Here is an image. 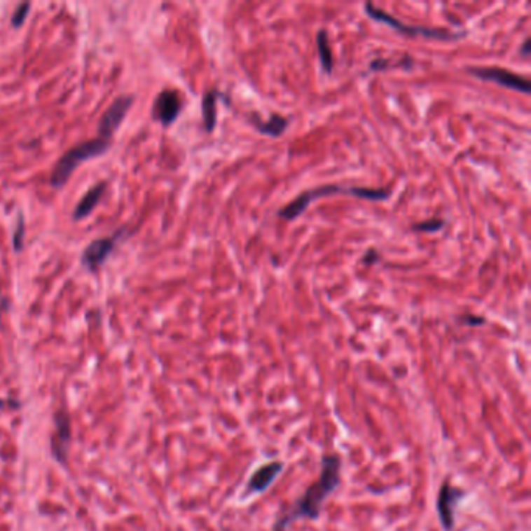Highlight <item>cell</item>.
Returning <instances> with one entry per match:
<instances>
[{"label":"cell","mask_w":531,"mask_h":531,"mask_svg":"<svg viewBox=\"0 0 531 531\" xmlns=\"http://www.w3.org/2000/svg\"><path fill=\"white\" fill-rule=\"evenodd\" d=\"M4 407V401L2 399H0V408H2Z\"/></svg>","instance_id":"obj_23"},{"label":"cell","mask_w":531,"mask_h":531,"mask_svg":"<svg viewBox=\"0 0 531 531\" xmlns=\"http://www.w3.org/2000/svg\"><path fill=\"white\" fill-rule=\"evenodd\" d=\"M284 471V463L281 461H271L258 467V469L251 475L244 492L247 494H261L273 485V481L279 477V474Z\"/></svg>","instance_id":"obj_10"},{"label":"cell","mask_w":531,"mask_h":531,"mask_svg":"<svg viewBox=\"0 0 531 531\" xmlns=\"http://www.w3.org/2000/svg\"><path fill=\"white\" fill-rule=\"evenodd\" d=\"M249 120L254 125V128L261 132V135L270 136V137H279L289 127V118H285L284 116H279V114H273L267 122L261 120V117L256 114H251Z\"/></svg>","instance_id":"obj_13"},{"label":"cell","mask_w":531,"mask_h":531,"mask_svg":"<svg viewBox=\"0 0 531 531\" xmlns=\"http://www.w3.org/2000/svg\"><path fill=\"white\" fill-rule=\"evenodd\" d=\"M365 11L369 18H373L374 20H377V22L387 24L388 27H391V29H394L396 32H399L402 34H408V36L422 34V36H425V38L441 39V41H455V39H460V36H464V33L455 34V33H450V32L441 30V29H427V27H416V25L402 24L401 20H397L396 18L388 15L387 11L377 8V6H374L373 4H366Z\"/></svg>","instance_id":"obj_4"},{"label":"cell","mask_w":531,"mask_h":531,"mask_svg":"<svg viewBox=\"0 0 531 531\" xmlns=\"http://www.w3.org/2000/svg\"><path fill=\"white\" fill-rule=\"evenodd\" d=\"M460 321H461V323H463V324H466V326H481V324H485L486 323V319L485 318H481V317H475V315H464V317H461L460 318Z\"/></svg>","instance_id":"obj_20"},{"label":"cell","mask_w":531,"mask_h":531,"mask_svg":"<svg viewBox=\"0 0 531 531\" xmlns=\"http://www.w3.org/2000/svg\"><path fill=\"white\" fill-rule=\"evenodd\" d=\"M444 220L441 219H432V220H425L421 223H416V225L411 226L413 230H421V233H438L444 228Z\"/></svg>","instance_id":"obj_17"},{"label":"cell","mask_w":531,"mask_h":531,"mask_svg":"<svg viewBox=\"0 0 531 531\" xmlns=\"http://www.w3.org/2000/svg\"><path fill=\"white\" fill-rule=\"evenodd\" d=\"M181 109H183V99H181L178 90L165 89L156 97L151 113L164 127H170L179 117Z\"/></svg>","instance_id":"obj_9"},{"label":"cell","mask_w":531,"mask_h":531,"mask_svg":"<svg viewBox=\"0 0 531 531\" xmlns=\"http://www.w3.org/2000/svg\"><path fill=\"white\" fill-rule=\"evenodd\" d=\"M379 258H380L379 253H377L375 249L371 248V249L366 251L365 257H363V263H365V265H374L375 262H379Z\"/></svg>","instance_id":"obj_21"},{"label":"cell","mask_w":531,"mask_h":531,"mask_svg":"<svg viewBox=\"0 0 531 531\" xmlns=\"http://www.w3.org/2000/svg\"><path fill=\"white\" fill-rule=\"evenodd\" d=\"M55 424H57V435L52 439V450L60 461H66V452L69 441H71V422L64 410L58 411L55 415Z\"/></svg>","instance_id":"obj_11"},{"label":"cell","mask_w":531,"mask_h":531,"mask_svg":"<svg viewBox=\"0 0 531 531\" xmlns=\"http://www.w3.org/2000/svg\"><path fill=\"white\" fill-rule=\"evenodd\" d=\"M30 8H32V4H29V2H24L18 6L15 15H13V18H11V25L15 27V29H19V27L24 25L27 16H29Z\"/></svg>","instance_id":"obj_18"},{"label":"cell","mask_w":531,"mask_h":531,"mask_svg":"<svg viewBox=\"0 0 531 531\" xmlns=\"http://www.w3.org/2000/svg\"><path fill=\"white\" fill-rule=\"evenodd\" d=\"M24 234H25V225H24V215L19 214L18 215V226L15 230V235H13V247H15V251H22L24 248Z\"/></svg>","instance_id":"obj_19"},{"label":"cell","mask_w":531,"mask_h":531,"mask_svg":"<svg viewBox=\"0 0 531 531\" xmlns=\"http://www.w3.org/2000/svg\"><path fill=\"white\" fill-rule=\"evenodd\" d=\"M389 67H404V69H411L413 67V60L411 57H404L399 61H391V60H374L371 62V71H387Z\"/></svg>","instance_id":"obj_16"},{"label":"cell","mask_w":531,"mask_h":531,"mask_svg":"<svg viewBox=\"0 0 531 531\" xmlns=\"http://www.w3.org/2000/svg\"><path fill=\"white\" fill-rule=\"evenodd\" d=\"M464 497L466 492L455 486H452L449 480H446L441 488H439L436 511L444 531H452L453 527H455V509L460 500H463Z\"/></svg>","instance_id":"obj_5"},{"label":"cell","mask_w":531,"mask_h":531,"mask_svg":"<svg viewBox=\"0 0 531 531\" xmlns=\"http://www.w3.org/2000/svg\"><path fill=\"white\" fill-rule=\"evenodd\" d=\"M220 92L215 89L207 90L202 97V123H205V130L207 132H212L216 125V100H219Z\"/></svg>","instance_id":"obj_14"},{"label":"cell","mask_w":531,"mask_h":531,"mask_svg":"<svg viewBox=\"0 0 531 531\" xmlns=\"http://www.w3.org/2000/svg\"><path fill=\"white\" fill-rule=\"evenodd\" d=\"M123 234H125V229H120V230H117L116 234L108 237V239H97L94 242H90L81 254L83 267L90 271L99 270L102 265L106 262V258L113 254L116 243Z\"/></svg>","instance_id":"obj_7"},{"label":"cell","mask_w":531,"mask_h":531,"mask_svg":"<svg viewBox=\"0 0 531 531\" xmlns=\"http://www.w3.org/2000/svg\"><path fill=\"white\" fill-rule=\"evenodd\" d=\"M132 102H135V99H132L131 95L117 97V99L113 102V104L104 111L103 117L100 118L99 137L111 141V136L117 131L118 125L122 123L125 116H127L130 108L132 106Z\"/></svg>","instance_id":"obj_8"},{"label":"cell","mask_w":531,"mask_h":531,"mask_svg":"<svg viewBox=\"0 0 531 531\" xmlns=\"http://www.w3.org/2000/svg\"><path fill=\"white\" fill-rule=\"evenodd\" d=\"M225 531H229V530H225Z\"/></svg>","instance_id":"obj_24"},{"label":"cell","mask_w":531,"mask_h":531,"mask_svg":"<svg viewBox=\"0 0 531 531\" xmlns=\"http://www.w3.org/2000/svg\"><path fill=\"white\" fill-rule=\"evenodd\" d=\"M317 47H318L321 67H323V71L326 74H331L333 69V57H332L329 38H327L326 30H319L317 33Z\"/></svg>","instance_id":"obj_15"},{"label":"cell","mask_w":531,"mask_h":531,"mask_svg":"<svg viewBox=\"0 0 531 531\" xmlns=\"http://www.w3.org/2000/svg\"><path fill=\"white\" fill-rule=\"evenodd\" d=\"M341 460L337 455H326L321 460V475L315 483L305 489V492L295 500L289 511L277 517L273 531H285L291 522L299 519L317 520L326 499L340 486Z\"/></svg>","instance_id":"obj_1"},{"label":"cell","mask_w":531,"mask_h":531,"mask_svg":"<svg viewBox=\"0 0 531 531\" xmlns=\"http://www.w3.org/2000/svg\"><path fill=\"white\" fill-rule=\"evenodd\" d=\"M104 191H106V183H99V184L90 188V191L85 195V197L81 198V201L78 202V205H76L72 219L75 221L86 219V216L90 212H92L94 209L97 207V205H99V202H100Z\"/></svg>","instance_id":"obj_12"},{"label":"cell","mask_w":531,"mask_h":531,"mask_svg":"<svg viewBox=\"0 0 531 531\" xmlns=\"http://www.w3.org/2000/svg\"><path fill=\"white\" fill-rule=\"evenodd\" d=\"M335 193H345V195H351V197L355 198H363V200H369V201H383L388 200L391 191L388 188H369V187H347V186H337V184H329V186H323V187H317L313 191H307L304 193L299 195L291 202H289L287 206L282 207L281 211L277 212V215L281 219L291 221L298 219L299 215H303V212L309 207L313 201L323 197H329V195Z\"/></svg>","instance_id":"obj_2"},{"label":"cell","mask_w":531,"mask_h":531,"mask_svg":"<svg viewBox=\"0 0 531 531\" xmlns=\"http://www.w3.org/2000/svg\"><path fill=\"white\" fill-rule=\"evenodd\" d=\"M530 43H531V41H530V38H527L525 39V43H523V46H522V50H520V53H522V57H528V55H530Z\"/></svg>","instance_id":"obj_22"},{"label":"cell","mask_w":531,"mask_h":531,"mask_svg":"<svg viewBox=\"0 0 531 531\" xmlns=\"http://www.w3.org/2000/svg\"><path fill=\"white\" fill-rule=\"evenodd\" d=\"M109 146H111V141H106V139H102V137H97V139H92V141L83 142L80 145L74 146V149L64 153V155L60 158L57 165H55L52 177H50V184L55 188H61L67 183L69 178L72 177V173L76 167H78L81 163H85V160L104 155V153L109 150Z\"/></svg>","instance_id":"obj_3"},{"label":"cell","mask_w":531,"mask_h":531,"mask_svg":"<svg viewBox=\"0 0 531 531\" xmlns=\"http://www.w3.org/2000/svg\"><path fill=\"white\" fill-rule=\"evenodd\" d=\"M467 74L475 76V78L497 83V85H500L503 88L519 90V92H522V94H530V81L527 78H523V76L511 72V71H506V69L469 67L467 69Z\"/></svg>","instance_id":"obj_6"}]
</instances>
